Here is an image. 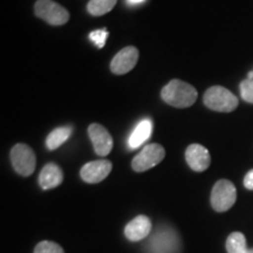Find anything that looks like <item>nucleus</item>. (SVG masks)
<instances>
[{
  "label": "nucleus",
  "instance_id": "nucleus-12",
  "mask_svg": "<svg viewBox=\"0 0 253 253\" xmlns=\"http://www.w3.org/2000/svg\"><path fill=\"white\" fill-rule=\"evenodd\" d=\"M151 229H153L151 220L144 214H141L126 224L125 235L130 242H140L150 235Z\"/></svg>",
  "mask_w": 253,
  "mask_h": 253
},
{
  "label": "nucleus",
  "instance_id": "nucleus-13",
  "mask_svg": "<svg viewBox=\"0 0 253 253\" xmlns=\"http://www.w3.org/2000/svg\"><path fill=\"white\" fill-rule=\"evenodd\" d=\"M62 181V170L54 163L46 164L39 175V184L43 190L54 189L61 184Z\"/></svg>",
  "mask_w": 253,
  "mask_h": 253
},
{
  "label": "nucleus",
  "instance_id": "nucleus-2",
  "mask_svg": "<svg viewBox=\"0 0 253 253\" xmlns=\"http://www.w3.org/2000/svg\"><path fill=\"white\" fill-rule=\"evenodd\" d=\"M204 103L208 108L220 113L233 112L238 107V97L226 88L214 86L209 88L204 94Z\"/></svg>",
  "mask_w": 253,
  "mask_h": 253
},
{
  "label": "nucleus",
  "instance_id": "nucleus-16",
  "mask_svg": "<svg viewBox=\"0 0 253 253\" xmlns=\"http://www.w3.org/2000/svg\"><path fill=\"white\" fill-rule=\"evenodd\" d=\"M246 238L242 232H232L226 239L227 253H249Z\"/></svg>",
  "mask_w": 253,
  "mask_h": 253
},
{
  "label": "nucleus",
  "instance_id": "nucleus-5",
  "mask_svg": "<svg viewBox=\"0 0 253 253\" xmlns=\"http://www.w3.org/2000/svg\"><path fill=\"white\" fill-rule=\"evenodd\" d=\"M11 162L19 175L27 177L36 170V154L27 144L18 143L11 150Z\"/></svg>",
  "mask_w": 253,
  "mask_h": 253
},
{
  "label": "nucleus",
  "instance_id": "nucleus-6",
  "mask_svg": "<svg viewBox=\"0 0 253 253\" xmlns=\"http://www.w3.org/2000/svg\"><path fill=\"white\" fill-rule=\"evenodd\" d=\"M164 156H166V150L162 145L157 143L148 144L141 150L140 154L134 157L131 167L136 172L147 171L162 162Z\"/></svg>",
  "mask_w": 253,
  "mask_h": 253
},
{
  "label": "nucleus",
  "instance_id": "nucleus-1",
  "mask_svg": "<svg viewBox=\"0 0 253 253\" xmlns=\"http://www.w3.org/2000/svg\"><path fill=\"white\" fill-rule=\"evenodd\" d=\"M197 90L191 84L181 80H171L162 89V99L176 108H188L197 100Z\"/></svg>",
  "mask_w": 253,
  "mask_h": 253
},
{
  "label": "nucleus",
  "instance_id": "nucleus-19",
  "mask_svg": "<svg viewBox=\"0 0 253 253\" xmlns=\"http://www.w3.org/2000/svg\"><path fill=\"white\" fill-rule=\"evenodd\" d=\"M240 95L246 102L253 103V80H245L240 84Z\"/></svg>",
  "mask_w": 253,
  "mask_h": 253
},
{
  "label": "nucleus",
  "instance_id": "nucleus-8",
  "mask_svg": "<svg viewBox=\"0 0 253 253\" xmlns=\"http://www.w3.org/2000/svg\"><path fill=\"white\" fill-rule=\"evenodd\" d=\"M88 135L94 150L99 156H107L113 149V137L108 130L99 123H93L88 128Z\"/></svg>",
  "mask_w": 253,
  "mask_h": 253
},
{
  "label": "nucleus",
  "instance_id": "nucleus-4",
  "mask_svg": "<svg viewBox=\"0 0 253 253\" xmlns=\"http://www.w3.org/2000/svg\"><path fill=\"white\" fill-rule=\"evenodd\" d=\"M34 9L38 18L53 26H61L69 20L67 9L53 0H38Z\"/></svg>",
  "mask_w": 253,
  "mask_h": 253
},
{
  "label": "nucleus",
  "instance_id": "nucleus-22",
  "mask_svg": "<svg viewBox=\"0 0 253 253\" xmlns=\"http://www.w3.org/2000/svg\"><path fill=\"white\" fill-rule=\"evenodd\" d=\"M126 4L130 5V6H135V5H140V4H143L145 0H126Z\"/></svg>",
  "mask_w": 253,
  "mask_h": 253
},
{
  "label": "nucleus",
  "instance_id": "nucleus-20",
  "mask_svg": "<svg viewBox=\"0 0 253 253\" xmlns=\"http://www.w3.org/2000/svg\"><path fill=\"white\" fill-rule=\"evenodd\" d=\"M107 38H108V32H107L106 28L93 31L89 33V39L93 41V42L97 47H99V48H102V47L104 46Z\"/></svg>",
  "mask_w": 253,
  "mask_h": 253
},
{
  "label": "nucleus",
  "instance_id": "nucleus-11",
  "mask_svg": "<svg viewBox=\"0 0 253 253\" xmlns=\"http://www.w3.org/2000/svg\"><path fill=\"white\" fill-rule=\"evenodd\" d=\"M185 160L189 167L197 172L205 171L211 163L210 153L207 148L201 144L189 145L185 151Z\"/></svg>",
  "mask_w": 253,
  "mask_h": 253
},
{
  "label": "nucleus",
  "instance_id": "nucleus-23",
  "mask_svg": "<svg viewBox=\"0 0 253 253\" xmlns=\"http://www.w3.org/2000/svg\"><path fill=\"white\" fill-rule=\"evenodd\" d=\"M249 253H253V249H250L249 250Z\"/></svg>",
  "mask_w": 253,
  "mask_h": 253
},
{
  "label": "nucleus",
  "instance_id": "nucleus-18",
  "mask_svg": "<svg viewBox=\"0 0 253 253\" xmlns=\"http://www.w3.org/2000/svg\"><path fill=\"white\" fill-rule=\"evenodd\" d=\"M34 253H65L63 249L59 244L49 240H43L34 249Z\"/></svg>",
  "mask_w": 253,
  "mask_h": 253
},
{
  "label": "nucleus",
  "instance_id": "nucleus-7",
  "mask_svg": "<svg viewBox=\"0 0 253 253\" xmlns=\"http://www.w3.org/2000/svg\"><path fill=\"white\" fill-rule=\"evenodd\" d=\"M178 249V236L170 227L161 229L150 240L151 253H177Z\"/></svg>",
  "mask_w": 253,
  "mask_h": 253
},
{
  "label": "nucleus",
  "instance_id": "nucleus-14",
  "mask_svg": "<svg viewBox=\"0 0 253 253\" xmlns=\"http://www.w3.org/2000/svg\"><path fill=\"white\" fill-rule=\"evenodd\" d=\"M151 131H153V122L149 119L142 120L138 125L135 126L128 138V145L130 149H137L142 144L150 138Z\"/></svg>",
  "mask_w": 253,
  "mask_h": 253
},
{
  "label": "nucleus",
  "instance_id": "nucleus-15",
  "mask_svg": "<svg viewBox=\"0 0 253 253\" xmlns=\"http://www.w3.org/2000/svg\"><path fill=\"white\" fill-rule=\"evenodd\" d=\"M72 131V126H59V128L54 129V130L49 132V135L47 136L46 147L49 150L58 149L59 147H61L71 137Z\"/></svg>",
  "mask_w": 253,
  "mask_h": 253
},
{
  "label": "nucleus",
  "instance_id": "nucleus-17",
  "mask_svg": "<svg viewBox=\"0 0 253 253\" xmlns=\"http://www.w3.org/2000/svg\"><path fill=\"white\" fill-rule=\"evenodd\" d=\"M118 0H90L87 5L88 12L91 15L99 17L112 11Z\"/></svg>",
  "mask_w": 253,
  "mask_h": 253
},
{
  "label": "nucleus",
  "instance_id": "nucleus-9",
  "mask_svg": "<svg viewBox=\"0 0 253 253\" xmlns=\"http://www.w3.org/2000/svg\"><path fill=\"white\" fill-rule=\"evenodd\" d=\"M112 162L108 160H97L84 164L81 169V178L84 182L95 184L102 182L112 171Z\"/></svg>",
  "mask_w": 253,
  "mask_h": 253
},
{
  "label": "nucleus",
  "instance_id": "nucleus-21",
  "mask_svg": "<svg viewBox=\"0 0 253 253\" xmlns=\"http://www.w3.org/2000/svg\"><path fill=\"white\" fill-rule=\"evenodd\" d=\"M244 185L246 189L253 190V169L250 170V171L246 173L244 178Z\"/></svg>",
  "mask_w": 253,
  "mask_h": 253
},
{
  "label": "nucleus",
  "instance_id": "nucleus-3",
  "mask_svg": "<svg viewBox=\"0 0 253 253\" xmlns=\"http://www.w3.org/2000/svg\"><path fill=\"white\" fill-rule=\"evenodd\" d=\"M237 190L232 182L220 179L214 184L211 192V205L217 212H225L236 203Z\"/></svg>",
  "mask_w": 253,
  "mask_h": 253
},
{
  "label": "nucleus",
  "instance_id": "nucleus-10",
  "mask_svg": "<svg viewBox=\"0 0 253 253\" xmlns=\"http://www.w3.org/2000/svg\"><path fill=\"white\" fill-rule=\"evenodd\" d=\"M138 60V49L134 46H128L114 56L110 63V69L114 74H126L135 67Z\"/></svg>",
  "mask_w": 253,
  "mask_h": 253
}]
</instances>
